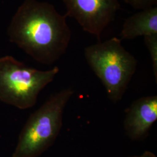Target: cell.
Segmentation results:
<instances>
[{"label":"cell","mask_w":157,"mask_h":157,"mask_svg":"<svg viewBox=\"0 0 157 157\" xmlns=\"http://www.w3.org/2000/svg\"><path fill=\"white\" fill-rule=\"evenodd\" d=\"M67 17L50 3L25 0L12 19L8 34L35 61L50 65L65 54L70 43Z\"/></svg>","instance_id":"6da1fadb"},{"label":"cell","mask_w":157,"mask_h":157,"mask_svg":"<svg viewBox=\"0 0 157 157\" xmlns=\"http://www.w3.org/2000/svg\"><path fill=\"white\" fill-rule=\"evenodd\" d=\"M67 88L51 95L29 117L12 157H38L52 146L62 126L64 109L73 94Z\"/></svg>","instance_id":"7a4b0ae2"},{"label":"cell","mask_w":157,"mask_h":157,"mask_svg":"<svg viewBox=\"0 0 157 157\" xmlns=\"http://www.w3.org/2000/svg\"><path fill=\"white\" fill-rule=\"evenodd\" d=\"M89 67L101 80L109 100L121 101L137 65L135 56L126 50L121 40L113 37L84 49Z\"/></svg>","instance_id":"3957f363"},{"label":"cell","mask_w":157,"mask_h":157,"mask_svg":"<svg viewBox=\"0 0 157 157\" xmlns=\"http://www.w3.org/2000/svg\"><path fill=\"white\" fill-rule=\"evenodd\" d=\"M59 71L29 67L14 57L0 58V101L20 109L33 107L40 93L53 81Z\"/></svg>","instance_id":"277c9868"},{"label":"cell","mask_w":157,"mask_h":157,"mask_svg":"<svg viewBox=\"0 0 157 157\" xmlns=\"http://www.w3.org/2000/svg\"><path fill=\"white\" fill-rule=\"evenodd\" d=\"M67 17L75 19L86 32L101 41V34L121 8L118 0H63Z\"/></svg>","instance_id":"5b68a950"},{"label":"cell","mask_w":157,"mask_h":157,"mask_svg":"<svg viewBox=\"0 0 157 157\" xmlns=\"http://www.w3.org/2000/svg\"><path fill=\"white\" fill-rule=\"evenodd\" d=\"M157 120V95L140 98L126 110L124 121L126 135L133 140H143Z\"/></svg>","instance_id":"8992f818"},{"label":"cell","mask_w":157,"mask_h":157,"mask_svg":"<svg viewBox=\"0 0 157 157\" xmlns=\"http://www.w3.org/2000/svg\"><path fill=\"white\" fill-rule=\"evenodd\" d=\"M157 34V6H154L127 18L121 33V39L131 40Z\"/></svg>","instance_id":"52a82bcc"},{"label":"cell","mask_w":157,"mask_h":157,"mask_svg":"<svg viewBox=\"0 0 157 157\" xmlns=\"http://www.w3.org/2000/svg\"><path fill=\"white\" fill-rule=\"evenodd\" d=\"M144 42L150 52L155 82L157 81V34L144 36Z\"/></svg>","instance_id":"ba28073f"},{"label":"cell","mask_w":157,"mask_h":157,"mask_svg":"<svg viewBox=\"0 0 157 157\" xmlns=\"http://www.w3.org/2000/svg\"><path fill=\"white\" fill-rule=\"evenodd\" d=\"M124 2L136 10H145L157 6V0H124Z\"/></svg>","instance_id":"9c48e42d"},{"label":"cell","mask_w":157,"mask_h":157,"mask_svg":"<svg viewBox=\"0 0 157 157\" xmlns=\"http://www.w3.org/2000/svg\"><path fill=\"white\" fill-rule=\"evenodd\" d=\"M157 157V156L151 152L147 151L144 152L141 155L135 156V157Z\"/></svg>","instance_id":"30bf717a"}]
</instances>
